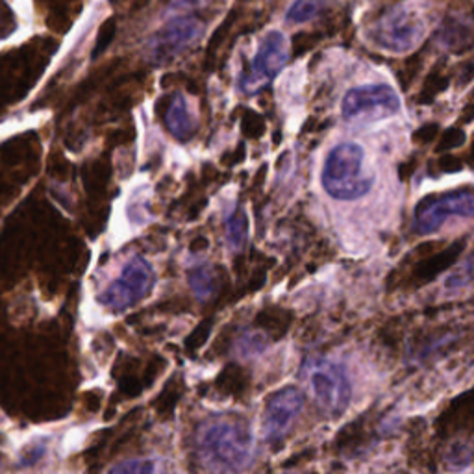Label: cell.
Returning <instances> with one entry per match:
<instances>
[{"instance_id":"6da1fadb","label":"cell","mask_w":474,"mask_h":474,"mask_svg":"<svg viewBox=\"0 0 474 474\" xmlns=\"http://www.w3.org/2000/svg\"><path fill=\"white\" fill-rule=\"evenodd\" d=\"M380 170L371 150L356 139H341L325 154L321 186L337 204L367 201L376 190Z\"/></svg>"},{"instance_id":"7a4b0ae2","label":"cell","mask_w":474,"mask_h":474,"mask_svg":"<svg viewBox=\"0 0 474 474\" xmlns=\"http://www.w3.org/2000/svg\"><path fill=\"white\" fill-rule=\"evenodd\" d=\"M197 452L208 470H245L256 458L252 428L240 415H215L199 430Z\"/></svg>"},{"instance_id":"3957f363","label":"cell","mask_w":474,"mask_h":474,"mask_svg":"<svg viewBox=\"0 0 474 474\" xmlns=\"http://www.w3.org/2000/svg\"><path fill=\"white\" fill-rule=\"evenodd\" d=\"M430 28V8L425 0H409L386 12L369 37L375 46L389 54H407L417 48Z\"/></svg>"},{"instance_id":"277c9868","label":"cell","mask_w":474,"mask_h":474,"mask_svg":"<svg viewBox=\"0 0 474 474\" xmlns=\"http://www.w3.org/2000/svg\"><path fill=\"white\" fill-rule=\"evenodd\" d=\"M402 102L393 86L384 82L350 88L341 98V118L356 129H367L400 113Z\"/></svg>"},{"instance_id":"5b68a950","label":"cell","mask_w":474,"mask_h":474,"mask_svg":"<svg viewBox=\"0 0 474 474\" xmlns=\"http://www.w3.org/2000/svg\"><path fill=\"white\" fill-rule=\"evenodd\" d=\"M154 282L156 276L149 262L134 256L123 265L118 276L104 289L100 294V303L113 312H125L147 299L154 287Z\"/></svg>"},{"instance_id":"8992f818","label":"cell","mask_w":474,"mask_h":474,"mask_svg":"<svg viewBox=\"0 0 474 474\" xmlns=\"http://www.w3.org/2000/svg\"><path fill=\"white\" fill-rule=\"evenodd\" d=\"M306 380L314 400L328 415H341L352 400V384L345 369L330 360H315L306 369Z\"/></svg>"},{"instance_id":"52a82bcc","label":"cell","mask_w":474,"mask_h":474,"mask_svg":"<svg viewBox=\"0 0 474 474\" xmlns=\"http://www.w3.org/2000/svg\"><path fill=\"white\" fill-rule=\"evenodd\" d=\"M202 36V25L188 15H178L165 23L149 41L147 54L156 66L172 62Z\"/></svg>"},{"instance_id":"ba28073f","label":"cell","mask_w":474,"mask_h":474,"mask_svg":"<svg viewBox=\"0 0 474 474\" xmlns=\"http://www.w3.org/2000/svg\"><path fill=\"white\" fill-rule=\"evenodd\" d=\"M474 201L470 191H456L445 197L427 201L415 213L413 228L419 235L441 232L450 221H469L472 217Z\"/></svg>"},{"instance_id":"9c48e42d","label":"cell","mask_w":474,"mask_h":474,"mask_svg":"<svg viewBox=\"0 0 474 474\" xmlns=\"http://www.w3.org/2000/svg\"><path fill=\"white\" fill-rule=\"evenodd\" d=\"M287 56H289V48H287L285 36L278 30L269 32L260 43V48L252 59L251 69L242 82V88L247 93H256L263 89L283 69Z\"/></svg>"},{"instance_id":"30bf717a","label":"cell","mask_w":474,"mask_h":474,"mask_svg":"<svg viewBox=\"0 0 474 474\" xmlns=\"http://www.w3.org/2000/svg\"><path fill=\"white\" fill-rule=\"evenodd\" d=\"M304 407V397L296 387H285L278 391L267 402L263 413V436L269 441L282 439L294 425Z\"/></svg>"},{"instance_id":"8fae6325","label":"cell","mask_w":474,"mask_h":474,"mask_svg":"<svg viewBox=\"0 0 474 474\" xmlns=\"http://www.w3.org/2000/svg\"><path fill=\"white\" fill-rule=\"evenodd\" d=\"M165 123L176 139L186 141L193 136V132L197 129V118H195L190 100L184 95H176L172 98V102L167 109Z\"/></svg>"},{"instance_id":"7c38bea8","label":"cell","mask_w":474,"mask_h":474,"mask_svg":"<svg viewBox=\"0 0 474 474\" xmlns=\"http://www.w3.org/2000/svg\"><path fill=\"white\" fill-rule=\"evenodd\" d=\"M323 8V0H296L289 8L285 21L291 25H304L319 15Z\"/></svg>"},{"instance_id":"4fadbf2b","label":"cell","mask_w":474,"mask_h":474,"mask_svg":"<svg viewBox=\"0 0 474 474\" xmlns=\"http://www.w3.org/2000/svg\"><path fill=\"white\" fill-rule=\"evenodd\" d=\"M445 461L448 463L450 469H465L470 465V447L467 443H454L447 456Z\"/></svg>"},{"instance_id":"5bb4252c","label":"cell","mask_w":474,"mask_h":474,"mask_svg":"<svg viewBox=\"0 0 474 474\" xmlns=\"http://www.w3.org/2000/svg\"><path fill=\"white\" fill-rule=\"evenodd\" d=\"M191 287L197 293L199 299H208V296L211 294V289H213V283H211L208 271H204V269L193 271L191 273Z\"/></svg>"},{"instance_id":"9a60e30c","label":"cell","mask_w":474,"mask_h":474,"mask_svg":"<svg viewBox=\"0 0 474 474\" xmlns=\"http://www.w3.org/2000/svg\"><path fill=\"white\" fill-rule=\"evenodd\" d=\"M156 465L149 459H129L111 467V472H154Z\"/></svg>"},{"instance_id":"2e32d148","label":"cell","mask_w":474,"mask_h":474,"mask_svg":"<svg viewBox=\"0 0 474 474\" xmlns=\"http://www.w3.org/2000/svg\"><path fill=\"white\" fill-rule=\"evenodd\" d=\"M245 233H247V222H245L243 217H242L240 221H237V217L230 221L228 237H230V242H232L233 247H240V245H242V242L245 240Z\"/></svg>"},{"instance_id":"e0dca14e","label":"cell","mask_w":474,"mask_h":474,"mask_svg":"<svg viewBox=\"0 0 474 474\" xmlns=\"http://www.w3.org/2000/svg\"><path fill=\"white\" fill-rule=\"evenodd\" d=\"M208 3V0H169V12H184V10H193L201 8Z\"/></svg>"}]
</instances>
